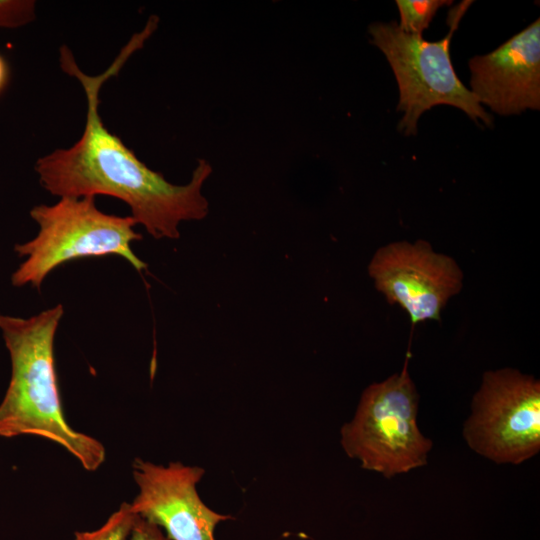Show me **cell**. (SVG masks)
<instances>
[{
    "label": "cell",
    "mask_w": 540,
    "mask_h": 540,
    "mask_svg": "<svg viewBox=\"0 0 540 540\" xmlns=\"http://www.w3.org/2000/svg\"><path fill=\"white\" fill-rule=\"evenodd\" d=\"M144 41L142 35H134L110 67L97 76L83 73L69 48L61 47L62 70L77 78L86 94V124L73 146L39 158L35 170L41 186L52 195H107L120 199L129 206L136 224L144 226L153 238L178 239L182 221L201 220L208 214L209 204L202 187L212 173L211 165L200 159L187 184H172L161 173L148 168L112 134L98 112L102 84L117 74Z\"/></svg>",
    "instance_id": "6da1fadb"
},
{
    "label": "cell",
    "mask_w": 540,
    "mask_h": 540,
    "mask_svg": "<svg viewBox=\"0 0 540 540\" xmlns=\"http://www.w3.org/2000/svg\"><path fill=\"white\" fill-rule=\"evenodd\" d=\"M62 304L29 318L0 315L10 355L11 378L0 403V436L36 435L71 453L87 471L97 470L106 451L97 439L70 427L64 417L54 358Z\"/></svg>",
    "instance_id": "7a4b0ae2"
},
{
    "label": "cell",
    "mask_w": 540,
    "mask_h": 540,
    "mask_svg": "<svg viewBox=\"0 0 540 540\" xmlns=\"http://www.w3.org/2000/svg\"><path fill=\"white\" fill-rule=\"evenodd\" d=\"M30 216L39 231L30 241L14 247L19 257L26 258L11 276L15 287L29 284L39 289L58 266L84 257L117 255L139 272L147 268L131 248L142 239L134 230L135 220L100 211L94 196L62 197L53 205L34 206Z\"/></svg>",
    "instance_id": "3957f363"
},
{
    "label": "cell",
    "mask_w": 540,
    "mask_h": 540,
    "mask_svg": "<svg viewBox=\"0 0 540 540\" xmlns=\"http://www.w3.org/2000/svg\"><path fill=\"white\" fill-rule=\"evenodd\" d=\"M471 1L462 2L450 11L449 33L439 41L404 32L397 22H375L369 26L371 43L386 56L399 87L398 111L404 115L398 130L405 135L417 133L420 116L440 104L465 112L472 120L488 127L493 119L456 75L450 57V42L460 19Z\"/></svg>",
    "instance_id": "277c9868"
},
{
    "label": "cell",
    "mask_w": 540,
    "mask_h": 540,
    "mask_svg": "<svg viewBox=\"0 0 540 540\" xmlns=\"http://www.w3.org/2000/svg\"><path fill=\"white\" fill-rule=\"evenodd\" d=\"M409 357L407 352L400 372L363 391L353 419L341 429L346 454L387 479L426 465L433 446L418 427L419 394Z\"/></svg>",
    "instance_id": "5b68a950"
},
{
    "label": "cell",
    "mask_w": 540,
    "mask_h": 540,
    "mask_svg": "<svg viewBox=\"0 0 540 540\" xmlns=\"http://www.w3.org/2000/svg\"><path fill=\"white\" fill-rule=\"evenodd\" d=\"M477 454L497 464H521L540 450V382L517 369L483 374L463 425Z\"/></svg>",
    "instance_id": "8992f818"
},
{
    "label": "cell",
    "mask_w": 540,
    "mask_h": 540,
    "mask_svg": "<svg viewBox=\"0 0 540 540\" xmlns=\"http://www.w3.org/2000/svg\"><path fill=\"white\" fill-rule=\"evenodd\" d=\"M368 274L389 304H398L413 326L441 320L447 302L463 287L464 274L450 256L425 240L397 241L377 249Z\"/></svg>",
    "instance_id": "52a82bcc"
},
{
    "label": "cell",
    "mask_w": 540,
    "mask_h": 540,
    "mask_svg": "<svg viewBox=\"0 0 540 540\" xmlns=\"http://www.w3.org/2000/svg\"><path fill=\"white\" fill-rule=\"evenodd\" d=\"M132 467L139 488L130 503L132 511L162 527L169 540H215L217 524L231 518L213 511L200 499L196 484L204 469L180 462L165 467L139 458Z\"/></svg>",
    "instance_id": "ba28073f"
},
{
    "label": "cell",
    "mask_w": 540,
    "mask_h": 540,
    "mask_svg": "<svg viewBox=\"0 0 540 540\" xmlns=\"http://www.w3.org/2000/svg\"><path fill=\"white\" fill-rule=\"evenodd\" d=\"M471 92L500 115L540 109V19L469 61Z\"/></svg>",
    "instance_id": "9c48e42d"
},
{
    "label": "cell",
    "mask_w": 540,
    "mask_h": 540,
    "mask_svg": "<svg viewBox=\"0 0 540 540\" xmlns=\"http://www.w3.org/2000/svg\"><path fill=\"white\" fill-rule=\"evenodd\" d=\"M452 3L447 0H397L399 27L406 33L422 36L437 10Z\"/></svg>",
    "instance_id": "30bf717a"
},
{
    "label": "cell",
    "mask_w": 540,
    "mask_h": 540,
    "mask_svg": "<svg viewBox=\"0 0 540 540\" xmlns=\"http://www.w3.org/2000/svg\"><path fill=\"white\" fill-rule=\"evenodd\" d=\"M138 515L130 503H122L103 526L92 532H76L74 540H127Z\"/></svg>",
    "instance_id": "8fae6325"
},
{
    "label": "cell",
    "mask_w": 540,
    "mask_h": 540,
    "mask_svg": "<svg viewBox=\"0 0 540 540\" xmlns=\"http://www.w3.org/2000/svg\"><path fill=\"white\" fill-rule=\"evenodd\" d=\"M31 0H0V28H18L35 19Z\"/></svg>",
    "instance_id": "7c38bea8"
},
{
    "label": "cell",
    "mask_w": 540,
    "mask_h": 540,
    "mask_svg": "<svg viewBox=\"0 0 540 540\" xmlns=\"http://www.w3.org/2000/svg\"><path fill=\"white\" fill-rule=\"evenodd\" d=\"M130 540H169L160 527L138 516L130 534Z\"/></svg>",
    "instance_id": "4fadbf2b"
},
{
    "label": "cell",
    "mask_w": 540,
    "mask_h": 540,
    "mask_svg": "<svg viewBox=\"0 0 540 540\" xmlns=\"http://www.w3.org/2000/svg\"><path fill=\"white\" fill-rule=\"evenodd\" d=\"M9 77V68L7 62L0 54V92L5 88Z\"/></svg>",
    "instance_id": "5bb4252c"
}]
</instances>
